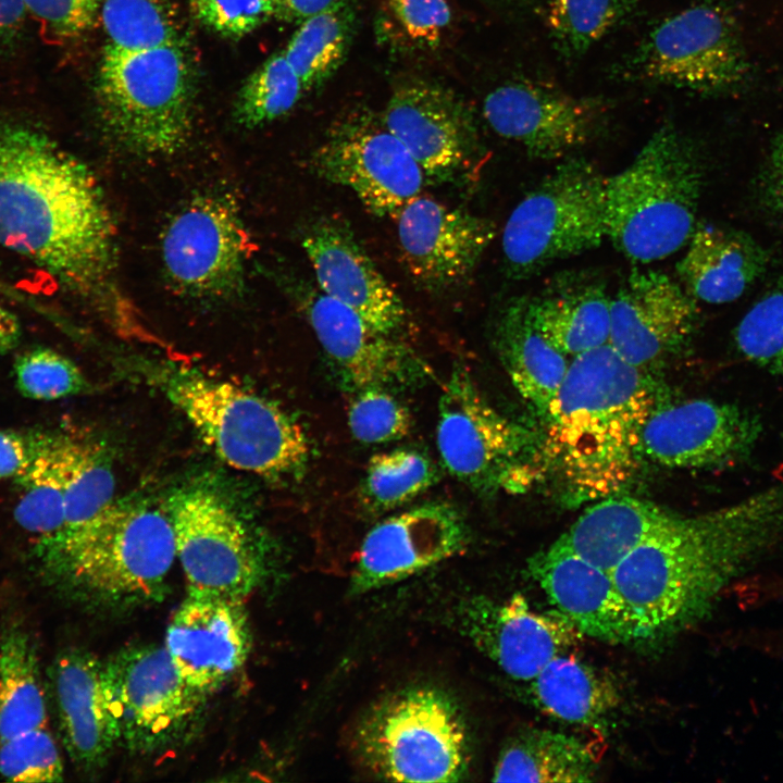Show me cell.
I'll list each match as a JSON object with an SVG mask.
<instances>
[{"instance_id": "obj_39", "label": "cell", "mask_w": 783, "mask_h": 783, "mask_svg": "<svg viewBox=\"0 0 783 783\" xmlns=\"http://www.w3.org/2000/svg\"><path fill=\"white\" fill-rule=\"evenodd\" d=\"M303 91L284 51H278L244 80L234 103L235 120L247 128L263 126L288 113Z\"/></svg>"}, {"instance_id": "obj_8", "label": "cell", "mask_w": 783, "mask_h": 783, "mask_svg": "<svg viewBox=\"0 0 783 783\" xmlns=\"http://www.w3.org/2000/svg\"><path fill=\"white\" fill-rule=\"evenodd\" d=\"M167 397L227 465L261 477L300 474L310 459L302 426L276 403L226 381L174 378Z\"/></svg>"}, {"instance_id": "obj_37", "label": "cell", "mask_w": 783, "mask_h": 783, "mask_svg": "<svg viewBox=\"0 0 783 783\" xmlns=\"http://www.w3.org/2000/svg\"><path fill=\"white\" fill-rule=\"evenodd\" d=\"M114 493L115 477L103 447L92 438L65 434L62 537L110 506L114 501Z\"/></svg>"}, {"instance_id": "obj_5", "label": "cell", "mask_w": 783, "mask_h": 783, "mask_svg": "<svg viewBox=\"0 0 783 783\" xmlns=\"http://www.w3.org/2000/svg\"><path fill=\"white\" fill-rule=\"evenodd\" d=\"M194 74L183 44L142 50L105 45L96 79L100 116L129 151L170 156L188 141Z\"/></svg>"}, {"instance_id": "obj_49", "label": "cell", "mask_w": 783, "mask_h": 783, "mask_svg": "<svg viewBox=\"0 0 783 783\" xmlns=\"http://www.w3.org/2000/svg\"><path fill=\"white\" fill-rule=\"evenodd\" d=\"M54 434L0 428V480L22 473L48 447Z\"/></svg>"}, {"instance_id": "obj_25", "label": "cell", "mask_w": 783, "mask_h": 783, "mask_svg": "<svg viewBox=\"0 0 783 783\" xmlns=\"http://www.w3.org/2000/svg\"><path fill=\"white\" fill-rule=\"evenodd\" d=\"M164 647L183 680L207 697L240 669L249 654L244 600L187 593L167 625Z\"/></svg>"}, {"instance_id": "obj_16", "label": "cell", "mask_w": 783, "mask_h": 783, "mask_svg": "<svg viewBox=\"0 0 783 783\" xmlns=\"http://www.w3.org/2000/svg\"><path fill=\"white\" fill-rule=\"evenodd\" d=\"M396 221L403 268L415 286L434 295L467 284L497 234L494 221L423 196Z\"/></svg>"}, {"instance_id": "obj_47", "label": "cell", "mask_w": 783, "mask_h": 783, "mask_svg": "<svg viewBox=\"0 0 783 783\" xmlns=\"http://www.w3.org/2000/svg\"><path fill=\"white\" fill-rule=\"evenodd\" d=\"M195 17L213 33L226 38H243L275 14L273 0H190Z\"/></svg>"}, {"instance_id": "obj_11", "label": "cell", "mask_w": 783, "mask_h": 783, "mask_svg": "<svg viewBox=\"0 0 783 783\" xmlns=\"http://www.w3.org/2000/svg\"><path fill=\"white\" fill-rule=\"evenodd\" d=\"M320 178L351 190L372 214L396 217L427 179L382 113L358 105L331 124L310 157Z\"/></svg>"}, {"instance_id": "obj_27", "label": "cell", "mask_w": 783, "mask_h": 783, "mask_svg": "<svg viewBox=\"0 0 783 783\" xmlns=\"http://www.w3.org/2000/svg\"><path fill=\"white\" fill-rule=\"evenodd\" d=\"M49 687L70 757L85 770L100 767L120 742L104 661L69 649L49 669Z\"/></svg>"}, {"instance_id": "obj_2", "label": "cell", "mask_w": 783, "mask_h": 783, "mask_svg": "<svg viewBox=\"0 0 783 783\" xmlns=\"http://www.w3.org/2000/svg\"><path fill=\"white\" fill-rule=\"evenodd\" d=\"M783 540V481L732 504L678 517L611 572L638 639L679 632Z\"/></svg>"}, {"instance_id": "obj_48", "label": "cell", "mask_w": 783, "mask_h": 783, "mask_svg": "<svg viewBox=\"0 0 783 783\" xmlns=\"http://www.w3.org/2000/svg\"><path fill=\"white\" fill-rule=\"evenodd\" d=\"M27 12L54 35L74 38L88 32L100 15L102 0H23Z\"/></svg>"}, {"instance_id": "obj_22", "label": "cell", "mask_w": 783, "mask_h": 783, "mask_svg": "<svg viewBox=\"0 0 783 783\" xmlns=\"http://www.w3.org/2000/svg\"><path fill=\"white\" fill-rule=\"evenodd\" d=\"M296 287L297 301L318 341L349 387L357 391L387 388L425 373L422 359L402 338L375 330L316 285L301 283Z\"/></svg>"}, {"instance_id": "obj_28", "label": "cell", "mask_w": 783, "mask_h": 783, "mask_svg": "<svg viewBox=\"0 0 783 783\" xmlns=\"http://www.w3.org/2000/svg\"><path fill=\"white\" fill-rule=\"evenodd\" d=\"M676 264L681 285L696 300L723 304L741 298L767 271L769 254L749 234L697 224Z\"/></svg>"}, {"instance_id": "obj_26", "label": "cell", "mask_w": 783, "mask_h": 783, "mask_svg": "<svg viewBox=\"0 0 783 783\" xmlns=\"http://www.w3.org/2000/svg\"><path fill=\"white\" fill-rule=\"evenodd\" d=\"M527 570L557 613L582 635L618 644L638 641L632 614L611 572L558 540L531 557Z\"/></svg>"}, {"instance_id": "obj_9", "label": "cell", "mask_w": 783, "mask_h": 783, "mask_svg": "<svg viewBox=\"0 0 783 783\" xmlns=\"http://www.w3.org/2000/svg\"><path fill=\"white\" fill-rule=\"evenodd\" d=\"M606 181L584 159H568L511 211L501 235L506 272L529 277L607 238Z\"/></svg>"}, {"instance_id": "obj_18", "label": "cell", "mask_w": 783, "mask_h": 783, "mask_svg": "<svg viewBox=\"0 0 783 783\" xmlns=\"http://www.w3.org/2000/svg\"><path fill=\"white\" fill-rule=\"evenodd\" d=\"M469 527L450 504L432 501L375 524L363 538L350 592L368 593L418 574L461 554Z\"/></svg>"}, {"instance_id": "obj_42", "label": "cell", "mask_w": 783, "mask_h": 783, "mask_svg": "<svg viewBox=\"0 0 783 783\" xmlns=\"http://www.w3.org/2000/svg\"><path fill=\"white\" fill-rule=\"evenodd\" d=\"M629 0H550L547 22L557 50L584 54L629 13Z\"/></svg>"}, {"instance_id": "obj_12", "label": "cell", "mask_w": 783, "mask_h": 783, "mask_svg": "<svg viewBox=\"0 0 783 783\" xmlns=\"http://www.w3.org/2000/svg\"><path fill=\"white\" fill-rule=\"evenodd\" d=\"M747 69L732 16L713 3L695 4L661 21L624 65L630 78L701 92L737 85Z\"/></svg>"}, {"instance_id": "obj_38", "label": "cell", "mask_w": 783, "mask_h": 783, "mask_svg": "<svg viewBox=\"0 0 783 783\" xmlns=\"http://www.w3.org/2000/svg\"><path fill=\"white\" fill-rule=\"evenodd\" d=\"M439 480V472L426 455L397 448L372 456L365 468L361 496L376 513L411 502Z\"/></svg>"}, {"instance_id": "obj_15", "label": "cell", "mask_w": 783, "mask_h": 783, "mask_svg": "<svg viewBox=\"0 0 783 783\" xmlns=\"http://www.w3.org/2000/svg\"><path fill=\"white\" fill-rule=\"evenodd\" d=\"M104 666L120 742L137 750L173 738L206 698L183 680L164 646L127 647Z\"/></svg>"}, {"instance_id": "obj_32", "label": "cell", "mask_w": 783, "mask_h": 783, "mask_svg": "<svg viewBox=\"0 0 783 783\" xmlns=\"http://www.w3.org/2000/svg\"><path fill=\"white\" fill-rule=\"evenodd\" d=\"M597 759L581 739L561 732L530 728L515 733L498 754L495 782H589Z\"/></svg>"}, {"instance_id": "obj_6", "label": "cell", "mask_w": 783, "mask_h": 783, "mask_svg": "<svg viewBox=\"0 0 783 783\" xmlns=\"http://www.w3.org/2000/svg\"><path fill=\"white\" fill-rule=\"evenodd\" d=\"M352 749L373 776L391 782H458L471 749L455 701L435 687H411L384 697L359 719Z\"/></svg>"}, {"instance_id": "obj_41", "label": "cell", "mask_w": 783, "mask_h": 783, "mask_svg": "<svg viewBox=\"0 0 783 783\" xmlns=\"http://www.w3.org/2000/svg\"><path fill=\"white\" fill-rule=\"evenodd\" d=\"M108 45L142 50L183 44L173 13L161 0H102L100 15Z\"/></svg>"}, {"instance_id": "obj_50", "label": "cell", "mask_w": 783, "mask_h": 783, "mask_svg": "<svg viewBox=\"0 0 783 783\" xmlns=\"http://www.w3.org/2000/svg\"><path fill=\"white\" fill-rule=\"evenodd\" d=\"M761 189L768 208L783 216V137L771 151L762 173Z\"/></svg>"}, {"instance_id": "obj_24", "label": "cell", "mask_w": 783, "mask_h": 783, "mask_svg": "<svg viewBox=\"0 0 783 783\" xmlns=\"http://www.w3.org/2000/svg\"><path fill=\"white\" fill-rule=\"evenodd\" d=\"M300 243L323 294L357 312L383 334L401 338L406 307L347 221L322 214L307 224Z\"/></svg>"}, {"instance_id": "obj_40", "label": "cell", "mask_w": 783, "mask_h": 783, "mask_svg": "<svg viewBox=\"0 0 783 783\" xmlns=\"http://www.w3.org/2000/svg\"><path fill=\"white\" fill-rule=\"evenodd\" d=\"M451 17L447 0H381L375 33L394 50L428 51L442 42Z\"/></svg>"}, {"instance_id": "obj_46", "label": "cell", "mask_w": 783, "mask_h": 783, "mask_svg": "<svg viewBox=\"0 0 783 783\" xmlns=\"http://www.w3.org/2000/svg\"><path fill=\"white\" fill-rule=\"evenodd\" d=\"M352 436L364 444H384L405 438L412 428L406 406L384 387L358 390L348 410Z\"/></svg>"}, {"instance_id": "obj_1", "label": "cell", "mask_w": 783, "mask_h": 783, "mask_svg": "<svg viewBox=\"0 0 783 783\" xmlns=\"http://www.w3.org/2000/svg\"><path fill=\"white\" fill-rule=\"evenodd\" d=\"M0 245L90 301L122 335L140 331L119 283L116 229L95 176L34 129L0 128Z\"/></svg>"}, {"instance_id": "obj_45", "label": "cell", "mask_w": 783, "mask_h": 783, "mask_svg": "<svg viewBox=\"0 0 783 783\" xmlns=\"http://www.w3.org/2000/svg\"><path fill=\"white\" fill-rule=\"evenodd\" d=\"M0 774L8 781L24 783L63 780L59 748L46 726L0 742Z\"/></svg>"}, {"instance_id": "obj_44", "label": "cell", "mask_w": 783, "mask_h": 783, "mask_svg": "<svg viewBox=\"0 0 783 783\" xmlns=\"http://www.w3.org/2000/svg\"><path fill=\"white\" fill-rule=\"evenodd\" d=\"M20 394L34 400H57L85 391L88 382L67 357L46 347L22 352L13 365Z\"/></svg>"}, {"instance_id": "obj_20", "label": "cell", "mask_w": 783, "mask_h": 783, "mask_svg": "<svg viewBox=\"0 0 783 783\" xmlns=\"http://www.w3.org/2000/svg\"><path fill=\"white\" fill-rule=\"evenodd\" d=\"M696 302L667 274L635 270L611 297L608 343L636 368L661 364L689 345L698 322Z\"/></svg>"}, {"instance_id": "obj_53", "label": "cell", "mask_w": 783, "mask_h": 783, "mask_svg": "<svg viewBox=\"0 0 783 783\" xmlns=\"http://www.w3.org/2000/svg\"><path fill=\"white\" fill-rule=\"evenodd\" d=\"M21 335L17 318L0 304V355L12 351L18 345Z\"/></svg>"}, {"instance_id": "obj_19", "label": "cell", "mask_w": 783, "mask_h": 783, "mask_svg": "<svg viewBox=\"0 0 783 783\" xmlns=\"http://www.w3.org/2000/svg\"><path fill=\"white\" fill-rule=\"evenodd\" d=\"M382 116L420 165L427 183L456 181L478 157V136L471 112L451 91L434 83H400Z\"/></svg>"}, {"instance_id": "obj_43", "label": "cell", "mask_w": 783, "mask_h": 783, "mask_svg": "<svg viewBox=\"0 0 783 783\" xmlns=\"http://www.w3.org/2000/svg\"><path fill=\"white\" fill-rule=\"evenodd\" d=\"M733 341L742 358L783 385V276L745 312Z\"/></svg>"}, {"instance_id": "obj_30", "label": "cell", "mask_w": 783, "mask_h": 783, "mask_svg": "<svg viewBox=\"0 0 783 783\" xmlns=\"http://www.w3.org/2000/svg\"><path fill=\"white\" fill-rule=\"evenodd\" d=\"M526 304L535 328L566 356L609 341L611 297L598 281L558 278Z\"/></svg>"}, {"instance_id": "obj_7", "label": "cell", "mask_w": 783, "mask_h": 783, "mask_svg": "<svg viewBox=\"0 0 783 783\" xmlns=\"http://www.w3.org/2000/svg\"><path fill=\"white\" fill-rule=\"evenodd\" d=\"M175 558L166 510L114 500L63 535L47 569L102 598L141 600L159 593Z\"/></svg>"}, {"instance_id": "obj_31", "label": "cell", "mask_w": 783, "mask_h": 783, "mask_svg": "<svg viewBox=\"0 0 783 783\" xmlns=\"http://www.w3.org/2000/svg\"><path fill=\"white\" fill-rule=\"evenodd\" d=\"M494 344L511 383L544 419L569 363L532 324L525 298H514L500 310Z\"/></svg>"}, {"instance_id": "obj_23", "label": "cell", "mask_w": 783, "mask_h": 783, "mask_svg": "<svg viewBox=\"0 0 783 783\" xmlns=\"http://www.w3.org/2000/svg\"><path fill=\"white\" fill-rule=\"evenodd\" d=\"M483 115L500 137L539 160L566 157L592 140L600 128L601 102L550 87L511 82L484 99Z\"/></svg>"}, {"instance_id": "obj_4", "label": "cell", "mask_w": 783, "mask_h": 783, "mask_svg": "<svg viewBox=\"0 0 783 783\" xmlns=\"http://www.w3.org/2000/svg\"><path fill=\"white\" fill-rule=\"evenodd\" d=\"M701 190L696 151L675 128L660 127L626 167L607 176V238L635 263L672 256L697 226Z\"/></svg>"}, {"instance_id": "obj_33", "label": "cell", "mask_w": 783, "mask_h": 783, "mask_svg": "<svg viewBox=\"0 0 783 783\" xmlns=\"http://www.w3.org/2000/svg\"><path fill=\"white\" fill-rule=\"evenodd\" d=\"M16 523L35 538V551L49 566L64 530L65 434L55 433L48 447L17 476Z\"/></svg>"}, {"instance_id": "obj_34", "label": "cell", "mask_w": 783, "mask_h": 783, "mask_svg": "<svg viewBox=\"0 0 783 783\" xmlns=\"http://www.w3.org/2000/svg\"><path fill=\"white\" fill-rule=\"evenodd\" d=\"M526 683L534 705L570 723L597 722L618 705L613 682L569 652L552 658Z\"/></svg>"}, {"instance_id": "obj_35", "label": "cell", "mask_w": 783, "mask_h": 783, "mask_svg": "<svg viewBox=\"0 0 783 783\" xmlns=\"http://www.w3.org/2000/svg\"><path fill=\"white\" fill-rule=\"evenodd\" d=\"M36 645L17 625L0 642V742L46 726L47 697Z\"/></svg>"}, {"instance_id": "obj_3", "label": "cell", "mask_w": 783, "mask_h": 783, "mask_svg": "<svg viewBox=\"0 0 783 783\" xmlns=\"http://www.w3.org/2000/svg\"><path fill=\"white\" fill-rule=\"evenodd\" d=\"M656 409L644 370L605 344L573 357L546 417L542 463L572 501L614 495L635 475Z\"/></svg>"}, {"instance_id": "obj_10", "label": "cell", "mask_w": 783, "mask_h": 783, "mask_svg": "<svg viewBox=\"0 0 783 783\" xmlns=\"http://www.w3.org/2000/svg\"><path fill=\"white\" fill-rule=\"evenodd\" d=\"M436 443L446 470L478 493L523 492L542 462L540 436L496 410L463 366L444 384Z\"/></svg>"}, {"instance_id": "obj_29", "label": "cell", "mask_w": 783, "mask_h": 783, "mask_svg": "<svg viewBox=\"0 0 783 783\" xmlns=\"http://www.w3.org/2000/svg\"><path fill=\"white\" fill-rule=\"evenodd\" d=\"M678 514L646 499L611 495L587 508L557 540L586 561L612 572Z\"/></svg>"}, {"instance_id": "obj_17", "label": "cell", "mask_w": 783, "mask_h": 783, "mask_svg": "<svg viewBox=\"0 0 783 783\" xmlns=\"http://www.w3.org/2000/svg\"><path fill=\"white\" fill-rule=\"evenodd\" d=\"M762 433L754 412L730 402L691 399L655 409L642 433V453L672 469L707 470L747 460Z\"/></svg>"}, {"instance_id": "obj_51", "label": "cell", "mask_w": 783, "mask_h": 783, "mask_svg": "<svg viewBox=\"0 0 783 783\" xmlns=\"http://www.w3.org/2000/svg\"><path fill=\"white\" fill-rule=\"evenodd\" d=\"M26 13L23 0H0V47L16 39L25 23Z\"/></svg>"}, {"instance_id": "obj_36", "label": "cell", "mask_w": 783, "mask_h": 783, "mask_svg": "<svg viewBox=\"0 0 783 783\" xmlns=\"http://www.w3.org/2000/svg\"><path fill=\"white\" fill-rule=\"evenodd\" d=\"M355 23L356 12L350 0H335L300 22L283 51L304 91L321 87L343 64Z\"/></svg>"}, {"instance_id": "obj_14", "label": "cell", "mask_w": 783, "mask_h": 783, "mask_svg": "<svg viewBox=\"0 0 783 783\" xmlns=\"http://www.w3.org/2000/svg\"><path fill=\"white\" fill-rule=\"evenodd\" d=\"M165 510L187 593L245 600L261 580L262 564L232 506L213 490L189 487L174 492Z\"/></svg>"}, {"instance_id": "obj_52", "label": "cell", "mask_w": 783, "mask_h": 783, "mask_svg": "<svg viewBox=\"0 0 783 783\" xmlns=\"http://www.w3.org/2000/svg\"><path fill=\"white\" fill-rule=\"evenodd\" d=\"M275 14L285 22H302L309 16L319 13L335 0H273Z\"/></svg>"}, {"instance_id": "obj_21", "label": "cell", "mask_w": 783, "mask_h": 783, "mask_svg": "<svg viewBox=\"0 0 783 783\" xmlns=\"http://www.w3.org/2000/svg\"><path fill=\"white\" fill-rule=\"evenodd\" d=\"M456 623L478 651L522 682L531 681L556 656L570 652L582 635L559 613L534 611L520 594L504 600H462Z\"/></svg>"}, {"instance_id": "obj_13", "label": "cell", "mask_w": 783, "mask_h": 783, "mask_svg": "<svg viewBox=\"0 0 783 783\" xmlns=\"http://www.w3.org/2000/svg\"><path fill=\"white\" fill-rule=\"evenodd\" d=\"M251 240L235 200L203 194L169 221L161 259L171 285L199 300L220 301L244 288Z\"/></svg>"}]
</instances>
